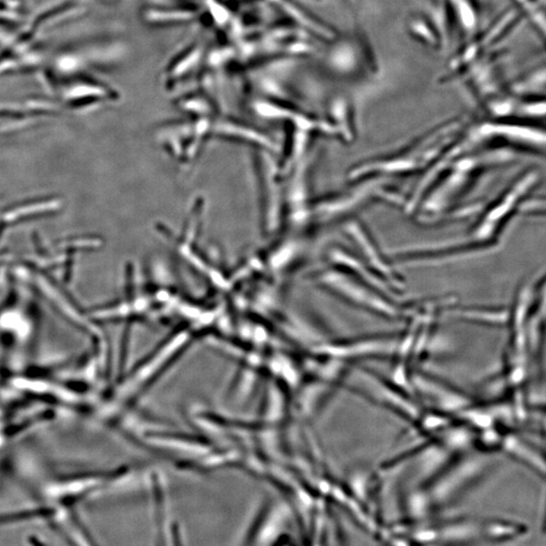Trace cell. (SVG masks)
<instances>
[{
  "instance_id": "6da1fadb",
  "label": "cell",
  "mask_w": 546,
  "mask_h": 546,
  "mask_svg": "<svg viewBox=\"0 0 546 546\" xmlns=\"http://www.w3.org/2000/svg\"><path fill=\"white\" fill-rule=\"evenodd\" d=\"M462 118L439 125L387 156L358 163L348 172L350 182L373 176L399 178L430 169L465 129Z\"/></svg>"
},
{
  "instance_id": "7a4b0ae2",
  "label": "cell",
  "mask_w": 546,
  "mask_h": 546,
  "mask_svg": "<svg viewBox=\"0 0 546 546\" xmlns=\"http://www.w3.org/2000/svg\"><path fill=\"white\" fill-rule=\"evenodd\" d=\"M313 279L329 294L378 317L398 320L406 314V309L399 306V301L332 264L314 272Z\"/></svg>"
},
{
  "instance_id": "3957f363",
  "label": "cell",
  "mask_w": 546,
  "mask_h": 546,
  "mask_svg": "<svg viewBox=\"0 0 546 546\" xmlns=\"http://www.w3.org/2000/svg\"><path fill=\"white\" fill-rule=\"evenodd\" d=\"M463 142L469 151L481 149L525 150L546 157V127L517 120H487L463 130Z\"/></svg>"
},
{
  "instance_id": "277c9868",
  "label": "cell",
  "mask_w": 546,
  "mask_h": 546,
  "mask_svg": "<svg viewBox=\"0 0 546 546\" xmlns=\"http://www.w3.org/2000/svg\"><path fill=\"white\" fill-rule=\"evenodd\" d=\"M536 180L537 176L534 172H528L517 179L509 189L483 210L482 216L467 235V240L480 251L492 249L501 233L518 212L525 194L529 192L532 185H536Z\"/></svg>"
},
{
  "instance_id": "5b68a950",
  "label": "cell",
  "mask_w": 546,
  "mask_h": 546,
  "mask_svg": "<svg viewBox=\"0 0 546 546\" xmlns=\"http://www.w3.org/2000/svg\"><path fill=\"white\" fill-rule=\"evenodd\" d=\"M342 230L355 244L361 254L360 258L364 263L400 294V290L404 288V279L398 272L393 260L382 251L366 224L358 219H348L344 221Z\"/></svg>"
},
{
  "instance_id": "8992f818",
  "label": "cell",
  "mask_w": 546,
  "mask_h": 546,
  "mask_svg": "<svg viewBox=\"0 0 546 546\" xmlns=\"http://www.w3.org/2000/svg\"><path fill=\"white\" fill-rule=\"evenodd\" d=\"M357 373L364 388L359 391L360 396H366V399L395 412L408 422L416 423L419 420L422 409L411 399V396L366 369H358Z\"/></svg>"
},
{
  "instance_id": "52a82bcc",
  "label": "cell",
  "mask_w": 546,
  "mask_h": 546,
  "mask_svg": "<svg viewBox=\"0 0 546 546\" xmlns=\"http://www.w3.org/2000/svg\"><path fill=\"white\" fill-rule=\"evenodd\" d=\"M398 338L388 336L361 338L343 342L327 341L317 347L320 355L347 361L354 358L384 357L397 354Z\"/></svg>"
},
{
  "instance_id": "ba28073f",
  "label": "cell",
  "mask_w": 546,
  "mask_h": 546,
  "mask_svg": "<svg viewBox=\"0 0 546 546\" xmlns=\"http://www.w3.org/2000/svg\"><path fill=\"white\" fill-rule=\"evenodd\" d=\"M412 384L415 393L418 391L422 398L434 405L438 412L447 415H458L467 407L471 406V400L467 396L436 378L415 373L412 375Z\"/></svg>"
},
{
  "instance_id": "9c48e42d",
  "label": "cell",
  "mask_w": 546,
  "mask_h": 546,
  "mask_svg": "<svg viewBox=\"0 0 546 546\" xmlns=\"http://www.w3.org/2000/svg\"><path fill=\"white\" fill-rule=\"evenodd\" d=\"M325 120L336 132L338 139L343 142H352L357 136L354 107L348 98L335 95L327 104Z\"/></svg>"
},
{
  "instance_id": "30bf717a",
  "label": "cell",
  "mask_w": 546,
  "mask_h": 546,
  "mask_svg": "<svg viewBox=\"0 0 546 546\" xmlns=\"http://www.w3.org/2000/svg\"><path fill=\"white\" fill-rule=\"evenodd\" d=\"M436 435V442H439L454 455L465 453L474 442L473 433L467 426H455L451 424Z\"/></svg>"
},
{
  "instance_id": "8fae6325",
  "label": "cell",
  "mask_w": 546,
  "mask_h": 546,
  "mask_svg": "<svg viewBox=\"0 0 546 546\" xmlns=\"http://www.w3.org/2000/svg\"><path fill=\"white\" fill-rule=\"evenodd\" d=\"M445 314L448 315V317L480 323H503L506 319V314L502 311L485 310L480 308L445 309Z\"/></svg>"
}]
</instances>
